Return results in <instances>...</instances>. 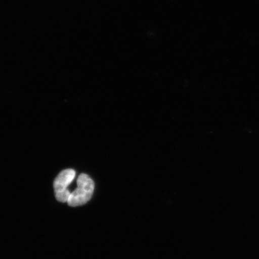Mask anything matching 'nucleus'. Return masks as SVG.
Masks as SVG:
<instances>
[{"mask_svg": "<svg viewBox=\"0 0 259 259\" xmlns=\"http://www.w3.org/2000/svg\"><path fill=\"white\" fill-rule=\"evenodd\" d=\"M77 185L75 190L71 193L67 202L70 206L83 205L88 202L92 198L95 190V183L86 174L80 175L77 181Z\"/></svg>", "mask_w": 259, "mask_h": 259, "instance_id": "obj_1", "label": "nucleus"}, {"mask_svg": "<svg viewBox=\"0 0 259 259\" xmlns=\"http://www.w3.org/2000/svg\"><path fill=\"white\" fill-rule=\"evenodd\" d=\"M76 176V171L72 169L64 170L55 180L54 186L56 199L60 202H67L71 195L68 187Z\"/></svg>", "mask_w": 259, "mask_h": 259, "instance_id": "obj_2", "label": "nucleus"}]
</instances>
